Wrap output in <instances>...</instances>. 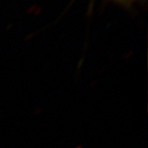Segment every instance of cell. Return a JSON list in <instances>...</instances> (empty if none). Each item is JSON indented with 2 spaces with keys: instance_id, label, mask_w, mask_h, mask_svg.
Masks as SVG:
<instances>
[{
  "instance_id": "cell-1",
  "label": "cell",
  "mask_w": 148,
  "mask_h": 148,
  "mask_svg": "<svg viewBox=\"0 0 148 148\" xmlns=\"http://www.w3.org/2000/svg\"><path fill=\"white\" fill-rule=\"evenodd\" d=\"M108 1H111L118 5L121 6L123 8H131L137 3L145 2V0H108Z\"/></svg>"
}]
</instances>
